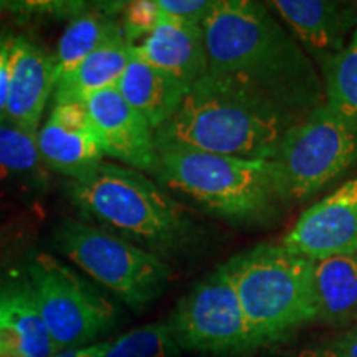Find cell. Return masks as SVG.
I'll use <instances>...</instances> for the list:
<instances>
[{"mask_svg":"<svg viewBox=\"0 0 357 357\" xmlns=\"http://www.w3.org/2000/svg\"><path fill=\"white\" fill-rule=\"evenodd\" d=\"M208 66L305 118L324 102L318 66L270 7L257 0H217L202 24Z\"/></svg>","mask_w":357,"mask_h":357,"instance_id":"cell-1","label":"cell"},{"mask_svg":"<svg viewBox=\"0 0 357 357\" xmlns=\"http://www.w3.org/2000/svg\"><path fill=\"white\" fill-rule=\"evenodd\" d=\"M301 119L238 79L208 71L155 131V144L172 142L231 158L271 160L284 134Z\"/></svg>","mask_w":357,"mask_h":357,"instance_id":"cell-2","label":"cell"},{"mask_svg":"<svg viewBox=\"0 0 357 357\" xmlns=\"http://www.w3.org/2000/svg\"><path fill=\"white\" fill-rule=\"evenodd\" d=\"M68 195L84 217L162 258L185 257L200 248L205 230L189 208L136 169L101 162L70 181Z\"/></svg>","mask_w":357,"mask_h":357,"instance_id":"cell-3","label":"cell"},{"mask_svg":"<svg viewBox=\"0 0 357 357\" xmlns=\"http://www.w3.org/2000/svg\"><path fill=\"white\" fill-rule=\"evenodd\" d=\"M158 146L159 181L236 227H268L284 204L271 160L231 158L172 142Z\"/></svg>","mask_w":357,"mask_h":357,"instance_id":"cell-4","label":"cell"},{"mask_svg":"<svg viewBox=\"0 0 357 357\" xmlns=\"http://www.w3.org/2000/svg\"><path fill=\"white\" fill-rule=\"evenodd\" d=\"M258 349L316 323L312 260L281 243H260L223 263Z\"/></svg>","mask_w":357,"mask_h":357,"instance_id":"cell-5","label":"cell"},{"mask_svg":"<svg viewBox=\"0 0 357 357\" xmlns=\"http://www.w3.org/2000/svg\"><path fill=\"white\" fill-rule=\"evenodd\" d=\"M58 250L134 311L166 293L171 263L96 225L65 218L55 230Z\"/></svg>","mask_w":357,"mask_h":357,"instance_id":"cell-6","label":"cell"},{"mask_svg":"<svg viewBox=\"0 0 357 357\" xmlns=\"http://www.w3.org/2000/svg\"><path fill=\"white\" fill-rule=\"evenodd\" d=\"M271 164L287 207L311 199L357 164V124L323 102L284 134Z\"/></svg>","mask_w":357,"mask_h":357,"instance_id":"cell-7","label":"cell"},{"mask_svg":"<svg viewBox=\"0 0 357 357\" xmlns=\"http://www.w3.org/2000/svg\"><path fill=\"white\" fill-rule=\"evenodd\" d=\"M25 281L60 352L91 346L116 323L113 303L48 253L30 258L25 265Z\"/></svg>","mask_w":357,"mask_h":357,"instance_id":"cell-8","label":"cell"},{"mask_svg":"<svg viewBox=\"0 0 357 357\" xmlns=\"http://www.w3.org/2000/svg\"><path fill=\"white\" fill-rule=\"evenodd\" d=\"M181 351L242 357L258 351L225 265L197 281L167 319Z\"/></svg>","mask_w":357,"mask_h":357,"instance_id":"cell-9","label":"cell"},{"mask_svg":"<svg viewBox=\"0 0 357 357\" xmlns=\"http://www.w3.org/2000/svg\"><path fill=\"white\" fill-rule=\"evenodd\" d=\"M280 243L310 260L356 253L357 176L306 208Z\"/></svg>","mask_w":357,"mask_h":357,"instance_id":"cell-10","label":"cell"},{"mask_svg":"<svg viewBox=\"0 0 357 357\" xmlns=\"http://www.w3.org/2000/svg\"><path fill=\"white\" fill-rule=\"evenodd\" d=\"M88 113L105 155L126 167L159 177L160 160L155 132L144 116L129 106L116 88L98 93L86 101Z\"/></svg>","mask_w":357,"mask_h":357,"instance_id":"cell-11","label":"cell"},{"mask_svg":"<svg viewBox=\"0 0 357 357\" xmlns=\"http://www.w3.org/2000/svg\"><path fill=\"white\" fill-rule=\"evenodd\" d=\"M266 6L319 68L344 50L357 29V2L273 0Z\"/></svg>","mask_w":357,"mask_h":357,"instance_id":"cell-12","label":"cell"},{"mask_svg":"<svg viewBox=\"0 0 357 357\" xmlns=\"http://www.w3.org/2000/svg\"><path fill=\"white\" fill-rule=\"evenodd\" d=\"M37 142L45 166L71 181L88 176L105 158L86 102H55Z\"/></svg>","mask_w":357,"mask_h":357,"instance_id":"cell-13","label":"cell"},{"mask_svg":"<svg viewBox=\"0 0 357 357\" xmlns=\"http://www.w3.org/2000/svg\"><path fill=\"white\" fill-rule=\"evenodd\" d=\"M53 55L25 37L12 38L6 119L22 131L38 134L40 121L55 93Z\"/></svg>","mask_w":357,"mask_h":357,"instance_id":"cell-14","label":"cell"},{"mask_svg":"<svg viewBox=\"0 0 357 357\" xmlns=\"http://www.w3.org/2000/svg\"><path fill=\"white\" fill-rule=\"evenodd\" d=\"M134 52L189 88L211 71L202 25L162 17L141 45H134Z\"/></svg>","mask_w":357,"mask_h":357,"instance_id":"cell-15","label":"cell"},{"mask_svg":"<svg viewBox=\"0 0 357 357\" xmlns=\"http://www.w3.org/2000/svg\"><path fill=\"white\" fill-rule=\"evenodd\" d=\"M58 352L26 281L0 284V356L55 357Z\"/></svg>","mask_w":357,"mask_h":357,"instance_id":"cell-16","label":"cell"},{"mask_svg":"<svg viewBox=\"0 0 357 357\" xmlns=\"http://www.w3.org/2000/svg\"><path fill=\"white\" fill-rule=\"evenodd\" d=\"M116 89L158 131L176 114L189 86L155 68L134 52Z\"/></svg>","mask_w":357,"mask_h":357,"instance_id":"cell-17","label":"cell"},{"mask_svg":"<svg viewBox=\"0 0 357 357\" xmlns=\"http://www.w3.org/2000/svg\"><path fill=\"white\" fill-rule=\"evenodd\" d=\"M312 294L318 323L357 324V252L312 260Z\"/></svg>","mask_w":357,"mask_h":357,"instance_id":"cell-18","label":"cell"},{"mask_svg":"<svg viewBox=\"0 0 357 357\" xmlns=\"http://www.w3.org/2000/svg\"><path fill=\"white\" fill-rule=\"evenodd\" d=\"M131 55L132 45L124 35L105 43L77 68L56 79L55 102H86L98 93L116 88Z\"/></svg>","mask_w":357,"mask_h":357,"instance_id":"cell-19","label":"cell"},{"mask_svg":"<svg viewBox=\"0 0 357 357\" xmlns=\"http://www.w3.org/2000/svg\"><path fill=\"white\" fill-rule=\"evenodd\" d=\"M121 35H124L121 25L116 24L108 13L83 12L71 19L53 55L56 79L77 68L102 45Z\"/></svg>","mask_w":357,"mask_h":357,"instance_id":"cell-20","label":"cell"},{"mask_svg":"<svg viewBox=\"0 0 357 357\" xmlns=\"http://www.w3.org/2000/svg\"><path fill=\"white\" fill-rule=\"evenodd\" d=\"M43 166L37 134L0 123V187H40Z\"/></svg>","mask_w":357,"mask_h":357,"instance_id":"cell-21","label":"cell"},{"mask_svg":"<svg viewBox=\"0 0 357 357\" xmlns=\"http://www.w3.org/2000/svg\"><path fill=\"white\" fill-rule=\"evenodd\" d=\"M319 70L326 105L357 124V29L344 50Z\"/></svg>","mask_w":357,"mask_h":357,"instance_id":"cell-22","label":"cell"},{"mask_svg":"<svg viewBox=\"0 0 357 357\" xmlns=\"http://www.w3.org/2000/svg\"><path fill=\"white\" fill-rule=\"evenodd\" d=\"M176 337L167 321L141 326L109 341L102 357H178Z\"/></svg>","mask_w":357,"mask_h":357,"instance_id":"cell-23","label":"cell"},{"mask_svg":"<svg viewBox=\"0 0 357 357\" xmlns=\"http://www.w3.org/2000/svg\"><path fill=\"white\" fill-rule=\"evenodd\" d=\"M162 19L158 7V0H134L126 2L123 8L121 30L124 37L134 47V42L146 38Z\"/></svg>","mask_w":357,"mask_h":357,"instance_id":"cell-24","label":"cell"},{"mask_svg":"<svg viewBox=\"0 0 357 357\" xmlns=\"http://www.w3.org/2000/svg\"><path fill=\"white\" fill-rule=\"evenodd\" d=\"M298 357H357V324L301 347Z\"/></svg>","mask_w":357,"mask_h":357,"instance_id":"cell-25","label":"cell"},{"mask_svg":"<svg viewBox=\"0 0 357 357\" xmlns=\"http://www.w3.org/2000/svg\"><path fill=\"white\" fill-rule=\"evenodd\" d=\"M215 6L217 0H158L162 17L194 25H202Z\"/></svg>","mask_w":357,"mask_h":357,"instance_id":"cell-26","label":"cell"},{"mask_svg":"<svg viewBox=\"0 0 357 357\" xmlns=\"http://www.w3.org/2000/svg\"><path fill=\"white\" fill-rule=\"evenodd\" d=\"M12 38H0V123H6V102L8 86V65H10Z\"/></svg>","mask_w":357,"mask_h":357,"instance_id":"cell-27","label":"cell"},{"mask_svg":"<svg viewBox=\"0 0 357 357\" xmlns=\"http://www.w3.org/2000/svg\"><path fill=\"white\" fill-rule=\"evenodd\" d=\"M109 341L105 342H96V344L86 346V347H78V349H70L58 352L55 357H102L106 349H108Z\"/></svg>","mask_w":357,"mask_h":357,"instance_id":"cell-28","label":"cell"},{"mask_svg":"<svg viewBox=\"0 0 357 357\" xmlns=\"http://www.w3.org/2000/svg\"><path fill=\"white\" fill-rule=\"evenodd\" d=\"M6 8H8V2H0V12H3Z\"/></svg>","mask_w":357,"mask_h":357,"instance_id":"cell-29","label":"cell"},{"mask_svg":"<svg viewBox=\"0 0 357 357\" xmlns=\"http://www.w3.org/2000/svg\"><path fill=\"white\" fill-rule=\"evenodd\" d=\"M0 357H12V356H0Z\"/></svg>","mask_w":357,"mask_h":357,"instance_id":"cell-30","label":"cell"}]
</instances>
